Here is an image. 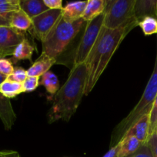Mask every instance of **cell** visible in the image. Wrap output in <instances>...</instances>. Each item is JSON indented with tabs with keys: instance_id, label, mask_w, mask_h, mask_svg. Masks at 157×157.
Returning <instances> with one entry per match:
<instances>
[{
	"instance_id": "6da1fadb",
	"label": "cell",
	"mask_w": 157,
	"mask_h": 157,
	"mask_svg": "<svg viewBox=\"0 0 157 157\" xmlns=\"http://www.w3.org/2000/svg\"><path fill=\"white\" fill-rule=\"evenodd\" d=\"M87 21L83 18L67 22L60 18L42 44V55L55 61V64H64L72 69L75 52Z\"/></svg>"
},
{
	"instance_id": "7a4b0ae2",
	"label": "cell",
	"mask_w": 157,
	"mask_h": 157,
	"mask_svg": "<svg viewBox=\"0 0 157 157\" xmlns=\"http://www.w3.org/2000/svg\"><path fill=\"white\" fill-rule=\"evenodd\" d=\"M136 26H138L137 23H132L114 30L103 27L86 61L87 79L85 87V95H88L93 90L120 43L130 31Z\"/></svg>"
},
{
	"instance_id": "3957f363",
	"label": "cell",
	"mask_w": 157,
	"mask_h": 157,
	"mask_svg": "<svg viewBox=\"0 0 157 157\" xmlns=\"http://www.w3.org/2000/svg\"><path fill=\"white\" fill-rule=\"evenodd\" d=\"M87 65L84 62L72 67L68 79L54 95L53 103L47 113L48 122H68L78 109L85 95Z\"/></svg>"
},
{
	"instance_id": "277c9868",
	"label": "cell",
	"mask_w": 157,
	"mask_h": 157,
	"mask_svg": "<svg viewBox=\"0 0 157 157\" xmlns=\"http://www.w3.org/2000/svg\"><path fill=\"white\" fill-rule=\"evenodd\" d=\"M157 94V49L153 71L147 83L139 101L132 111L115 127L111 138V147L120 142L129 128L145 114L149 113Z\"/></svg>"
},
{
	"instance_id": "5b68a950",
	"label": "cell",
	"mask_w": 157,
	"mask_h": 157,
	"mask_svg": "<svg viewBox=\"0 0 157 157\" xmlns=\"http://www.w3.org/2000/svg\"><path fill=\"white\" fill-rule=\"evenodd\" d=\"M135 3V0H107L103 27L114 30L132 23L138 24L134 15Z\"/></svg>"
},
{
	"instance_id": "8992f818",
	"label": "cell",
	"mask_w": 157,
	"mask_h": 157,
	"mask_svg": "<svg viewBox=\"0 0 157 157\" xmlns=\"http://www.w3.org/2000/svg\"><path fill=\"white\" fill-rule=\"evenodd\" d=\"M103 21H104V13L96 17L92 21H87L74 56L72 67L86 62L103 29Z\"/></svg>"
},
{
	"instance_id": "52a82bcc",
	"label": "cell",
	"mask_w": 157,
	"mask_h": 157,
	"mask_svg": "<svg viewBox=\"0 0 157 157\" xmlns=\"http://www.w3.org/2000/svg\"><path fill=\"white\" fill-rule=\"evenodd\" d=\"M62 15V9H49L32 19L30 33L42 42Z\"/></svg>"
},
{
	"instance_id": "ba28073f",
	"label": "cell",
	"mask_w": 157,
	"mask_h": 157,
	"mask_svg": "<svg viewBox=\"0 0 157 157\" xmlns=\"http://www.w3.org/2000/svg\"><path fill=\"white\" fill-rule=\"evenodd\" d=\"M26 38L24 32L10 25H0V58L13 55L17 46Z\"/></svg>"
},
{
	"instance_id": "9c48e42d",
	"label": "cell",
	"mask_w": 157,
	"mask_h": 157,
	"mask_svg": "<svg viewBox=\"0 0 157 157\" xmlns=\"http://www.w3.org/2000/svg\"><path fill=\"white\" fill-rule=\"evenodd\" d=\"M7 78L0 75V84ZM0 119L5 129L9 130L12 129L17 119V116L13 110L10 99L6 98L0 93Z\"/></svg>"
},
{
	"instance_id": "30bf717a",
	"label": "cell",
	"mask_w": 157,
	"mask_h": 157,
	"mask_svg": "<svg viewBox=\"0 0 157 157\" xmlns=\"http://www.w3.org/2000/svg\"><path fill=\"white\" fill-rule=\"evenodd\" d=\"M129 136H135L143 144L147 142L149 137V113L145 114L137 121L125 133L123 138Z\"/></svg>"
},
{
	"instance_id": "8fae6325",
	"label": "cell",
	"mask_w": 157,
	"mask_h": 157,
	"mask_svg": "<svg viewBox=\"0 0 157 157\" xmlns=\"http://www.w3.org/2000/svg\"><path fill=\"white\" fill-rule=\"evenodd\" d=\"M134 15L138 24L145 17H153L157 19V0H135Z\"/></svg>"
},
{
	"instance_id": "7c38bea8",
	"label": "cell",
	"mask_w": 157,
	"mask_h": 157,
	"mask_svg": "<svg viewBox=\"0 0 157 157\" xmlns=\"http://www.w3.org/2000/svg\"><path fill=\"white\" fill-rule=\"evenodd\" d=\"M88 1L70 2L62 9V18L67 22H73L81 19Z\"/></svg>"
},
{
	"instance_id": "4fadbf2b",
	"label": "cell",
	"mask_w": 157,
	"mask_h": 157,
	"mask_svg": "<svg viewBox=\"0 0 157 157\" xmlns=\"http://www.w3.org/2000/svg\"><path fill=\"white\" fill-rule=\"evenodd\" d=\"M53 64H55V60L41 55L39 58L32 64V65L26 71L27 76L40 78L45 73L49 71Z\"/></svg>"
},
{
	"instance_id": "5bb4252c",
	"label": "cell",
	"mask_w": 157,
	"mask_h": 157,
	"mask_svg": "<svg viewBox=\"0 0 157 157\" xmlns=\"http://www.w3.org/2000/svg\"><path fill=\"white\" fill-rule=\"evenodd\" d=\"M106 2L107 0H89L82 18L84 21H89L101 15L104 13Z\"/></svg>"
},
{
	"instance_id": "9a60e30c",
	"label": "cell",
	"mask_w": 157,
	"mask_h": 157,
	"mask_svg": "<svg viewBox=\"0 0 157 157\" xmlns=\"http://www.w3.org/2000/svg\"><path fill=\"white\" fill-rule=\"evenodd\" d=\"M9 25L19 32H25L29 31L32 27V19L24 11L20 9L11 15Z\"/></svg>"
},
{
	"instance_id": "2e32d148",
	"label": "cell",
	"mask_w": 157,
	"mask_h": 157,
	"mask_svg": "<svg viewBox=\"0 0 157 157\" xmlns=\"http://www.w3.org/2000/svg\"><path fill=\"white\" fill-rule=\"evenodd\" d=\"M20 9L24 11L31 19L49 10L42 0H22V1H20Z\"/></svg>"
},
{
	"instance_id": "e0dca14e",
	"label": "cell",
	"mask_w": 157,
	"mask_h": 157,
	"mask_svg": "<svg viewBox=\"0 0 157 157\" xmlns=\"http://www.w3.org/2000/svg\"><path fill=\"white\" fill-rule=\"evenodd\" d=\"M19 9V0H0V25H9L11 15Z\"/></svg>"
},
{
	"instance_id": "ac0fdd59",
	"label": "cell",
	"mask_w": 157,
	"mask_h": 157,
	"mask_svg": "<svg viewBox=\"0 0 157 157\" xmlns=\"http://www.w3.org/2000/svg\"><path fill=\"white\" fill-rule=\"evenodd\" d=\"M119 151L118 157H129L134 154L135 152L143 145V143L140 142L136 137L133 136H126L120 140Z\"/></svg>"
},
{
	"instance_id": "d6986e66",
	"label": "cell",
	"mask_w": 157,
	"mask_h": 157,
	"mask_svg": "<svg viewBox=\"0 0 157 157\" xmlns=\"http://www.w3.org/2000/svg\"><path fill=\"white\" fill-rule=\"evenodd\" d=\"M34 51H35L34 45L27 38H26L15 48L12 55L13 60L15 61V62L21 60H29L32 61Z\"/></svg>"
},
{
	"instance_id": "ffe728a7",
	"label": "cell",
	"mask_w": 157,
	"mask_h": 157,
	"mask_svg": "<svg viewBox=\"0 0 157 157\" xmlns=\"http://www.w3.org/2000/svg\"><path fill=\"white\" fill-rule=\"evenodd\" d=\"M23 92L22 84L9 81L7 78L0 84V93L9 99L15 98Z\"/></svg>"
},
{
	"instance_id": "44dd1931",
	"label": "cell",
	"mask_w": 157,
	"mask_h": 157,
	"mask_svg": "<svg viewBox=\"0 0 157 157\" xmlns=\"http://www.w3.org/2000/svg\"><path fill=\"white\" fill-rule=\"evenodd\" d=\"M39 84H41L46 88L47 93L52 96H54L60 88L58 78L53 72L50 71L41 76Z\"/></svg>"
},
{
	"instance_id": "7402d4cb",
	"label": "cell",
	"mask_w": 157,
	"mask_h": 157,
	"mask_svg": "<svg viewBox=\"0 0 157 157\" xmlns=\"http://www.w3.org/2000/svg\"><path fill=\"white\" fill-rule=\"evenodd\" d=\"M138 26L141 28L145 35L157 33V19L153 17H145L139 21Z\"/></svg>"
},
{
	"instance_id": "603a6c76",
	"label": "cell",
	"mask_w": 157,
	"mask_h": 157,
	"mask_svg": "<svg viewBox=\"0 0 157 157\" xmlns=\"http://www.w3.org/2000/svg\"><path fill=\"white\" fill-rule=\"evenodd\" d=\"M27 78L28 76L26 71L24 70L22 67H17L14 68L13 72L8 77L7 79L9 80V81H14V82L22 84Z\"/></svg>"
},
{
	"instance_id": "cb8c5ba5",
	"label": "cell",
	"mask_w": 157,
	"mask_h": 157,
	"mask_svg": "<svg viewBox=\"0 0 157 157\" xmlns=\"http://www.w3.org/2000/svg\"><path fill=\"white\" fill-rule=\"evenodd\" d=\"M157 126V94L154 100L152 109L149 113V136L155 131Z\"/></svg>"
},
{
	"instance_id": "d4e9b609",
	"label": "cell",
	"mask_w": 157,
	"mask_h": 157,
	"mask_svg": "<svg viewBox=\"0 0 157 157\" xmlns=\"http://www.w3.org/2000/svg\"><path fill=\"white\" fill-rule=\"evenodd\" d=\"M39 84V78L37 77H28L22 83L24 92L30 93L34 91Z\"/></svg>"
},
{
	"instance_id": "484cf974",
	"label": "cell",
	"mask_w": 157,
	"mask_h": 157,
	"mask_svg": "<svg viewBox=\"0 0 157 157\" xmlns=\"http://www.w3.org/2000/svg\"><path fill=\"white\" fill-rule=\"evenodd\" d=\"M14 68L10 60L0 58V75L8 78L13 72Z\"/></svg>"
},
{
	"instance_id": "4316f807",
	"label": "cell",
	"mask_w": 157,
	"mask_h": 157,
	"mask_svg": "<svg viewBox=\"0 0 157 157\" xmlns=\"http://www.w3.org/2000/svg\"><path fill=\"white\" fill-rule=\"evenodd\" d=\"M129 157H153L147 142L143 144L139 150Z\"/></svg>"
},
{
	"instance_id": "83f0119b",
	"label": "cell",
	"mask_w": 157,
	"mask_h": 157,
	"mask_svg": "<svg viewBox=\"0 0 157 157\" xmlns=\"http://www.w3.org/2000/svg\"><path fill=\"white\" fill-rule=\"evenodd\" d=\"M147 144L150 148L153 157H157V134L153 132L147 140Z\"/></svg>"
},
{
	"instance_id": "f1b7e54d",
	"label": "cell",
	"mask_w": 157,
	"mask_h": 157,
	"mask_svg": "<svg viewBox=\"0 0 157 157\" xmlns=\"http://www.w3.org/2000/svg\"><path fill=\"white\" fill-rule=\"evenodd\" d=\"M43 2L49 9H63L62 0H43Z\"/></svg>"
},
{
	"instance_id": "f546056e",
	"label": "cell",
	"mask_w": 157,
	"mask_h": 157,
	"mask_svg": "<svg viewBox=\"0 0 157 157\" xmlns=\"http://www.w3.org/2000/svg\"><path fill=\"white\" fill-rule=\"evenodd\" d=\"M119 143H118L116 145L111 147L110 150L103 156V157H118L119 151Z\"/></svg>"
},
{
	"instance_id": "4dcf8cb0",
	"label": "cell",
	"mask_w": 157,
	"mask_h": 157,
	"mask_svg": "<svg viewBox=\"0 0 157 157\" xmlns=\"http://www.w3.org/2000/svg\"><path fill=\"white\" fill-rule=\"evenodd\" d=\"M0 157H21L19 153L13 150H5L0 151Z\"/></svg>"
},
{
	"instance_id": "1f68e13d",
	"label": "cell",
	"mask_w": 157,
	"mask_h": 157,
	"mask_svg": "<svg viewBox=\"0 0 157 157\" xmlns=\"http://www.w3.org/2000/svg\"><path fill=\"white\" fill-rule=\"evenodd\" d=\"M154 132H155V133H156V134H157V126H156V127H155V131Z\"/></svg>"
}]
</instances>
